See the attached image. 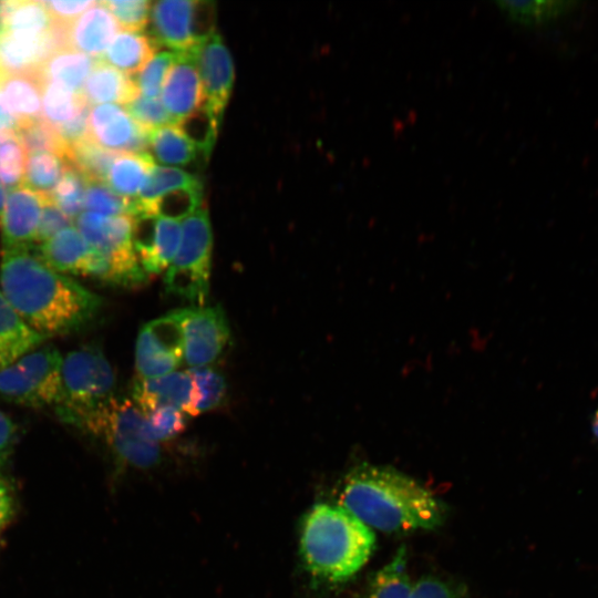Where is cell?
<instances>
[{
    "instance_id": "obj_2",
    "label": "cell",
    "mask_w": 598,
    "mask_h": 598,
    "mask_svg": "<svg viewBox=\"0 0 598 598\" xmlns=\"http://www.w3.org/2000/svg\"><path fill=\"white\" fill-rule=\"evenodd\" d=\"M371 529L409 533L440 527L445 506L409 475L383 465L361 464L344 478L339 504Z\"/></svg>"
},
{
    "instance_id": "obj_20",
    "label": "cell",
    "mask_w": 598,
    "mask_h": 598,
    "mask_svg": "<svg viewBox=\"0 0 598 598\" xmlns=\"http://www.w3.org/2000/svg\"><path fill=\"white\" fill-rule=\"evenodd\" d=\"M120 25L112 13L95 2L66 25L68 48L97 59L109 48Z\"/></svg>"
},
{
    "instance_id": "obj_47",
    "label": "cell",
    "mask_w": 598,
    "mask_h": 598,
    "mask_svg": "<svg viewBox=\"0 0 598 598\" xmlns=\"http://www.w3.org/2000/svg\"><path fill=\"white\" fill-rule=\"evenodd\" d=\"M408 598H461V595L443 580L426 576L413 582Z\"/></svg>"
},
{
    "instance_id": "obj_5",
    "label": "cell",
    "mask_w": 598,
    "mask_h": 598,
    "mask_svg": "<svg viewBox=\"0 0 598 598\" xmlns=\"http://www.w3.org/2000/svg\"><path fill=\"white\" fill-rule=\"evenodd\" d=\"M115 373L96 347H83L62 357L58 416L76 424L91 411L114 398Z\"/></svg>"
},
{
    "instance_id": "obj_49",
    "label": "cell",
    "mask_w": 598,
    "mask_h": 598,
    "mask_svg": "<svg viewBox=\"0 0 598 598\" xmlns=\"http://www.w3.org/2000/svg\"><path fill=\"white\" fill-rule=\"evenodd\" d=\"M17 441L16 423L0 410V472L7 464Z\"/></svg>"
},
{
    "instance_id": "obj_24",
    "label": "cell",
    "mask_w": 598,
    "mask_h": 598,
    "mask_svg": "<svg viewBox=\"0 0 598 598\" xmlns=\"http://www.w3.org/2000/svg\"><path fill=\"white\" fill-rule=\"evenodd\" d=\"M158 45L147 34L122 30L116 33L106 52L100 58L105 63L133 76L157 52Z\"/></svg>"
},
{
    "instance_id": "obj_27",
    "label": "cell",
    "mask_w": 598,
    "mask_h": 598,
    "mask_svg": "<svg viewBox=\"0 0 598 598\" xmlns=\"http://www.w3.org/2000/svg\"><path fill=\"white\" fill-rule=\"evenodd\" d=\"M498 9L513 22L543 25L569 14L577 6L575 1H497Z\"/></svg>"
},
{
    "instance_id": "obj_44",
    "label": "cell",
    "mask_w": 598,
    "mask_h": 598,
    "mask_svg": "<svg viewBox=\"0 0 598 598\" xmlns=\"http://www.w3.org/2000/svg\"><path fill=\"white\" fill-rule=\"evenodd\" d=\"M101 3L124 30L141 32L147 25L152 6L147 0H105Z\"/></svg>"
},
{
    "instance_id": "obj_18",
    "label": "cell",
    "mask_w": 598,
    "mask_h": 598,
    "mask_svg": "<svg viewBox=\"0 0 598 598\" xmlns=\"http://www.w3.org/2000/svg\"><path fill=\"white\" fill-rule=\"evenodd\" d=\"M161 101L174 125L203 105L202 82L189 51L177 52L164 82Z\"/></svg>"
},
{
    "instance_id": "obj_32",
    "label": "cell",
    "mask_w": 598,
    "mask_h": 598,
    "mask_svg": "<svg viewBox=\"0 0 598 598\" xmlns=\"http://www.w3.org/2000/svg\"><path fill=\"white\" fill-rule=\"evenodd\" d=\"M41 85L43 120L55 128L70 122L89 105L82 93L72 92L61 84L41 82Z\"/></svg>"
},
{
    "instance_id": "obj_30",
    "label": "cell",
    "mask_w": 598,
    "mask_h": 598,
    "mask_svg": "<svg viewBox=\"0 0 598 598\" xmlns=\"http://www.w3.org/2000/svg\"><path fill=\"white\" fill-rule=\"evenodd\" d=\"M412 587L406 570V548L402 545L392 559L374 574L369 598H408Z\"/></svg>"
},
{
    "instance_id": "obj_35",
    "label": "cell",
    "mask_w": 598,
    "mask_h": 598,
    "mask_svg": "<svg viewBox=\"0 0 598 598\" xmlns=\"http://www.w3.org/2000/svg\"><path fill=\"white\" fill-rule=\"evenodd\" d=\"M221 120L204 104L182 118L177 128L194 148L205 158H208L215 145Z\"/></svg>"
},
{
    "instance_id": "obj_19",
    "label": "cell",
    "mask_w": 598,
    "mask_h": 598,
    "mask_svg": "<svg viewBox=\"0 0 598 598\" xmlns=\"http://www.w3.org/2000/svg\"><path fill=\"white\" fill-rule=\"evenodd\" d=\"M39 257L62 275L92 277L94 254L76 226L70 225L35 247Z\"/></svg>"
},
{
    "instance_id": "obj_16",
    "label": "cell",
    "mask_w": 598,
    "mask_h": 598,
    "mask_svg": "<svg viewBox=\"0 0 598 598\" xmlns=\"http://www.w3.org/2000/svg\"><path fill=\"white\" fill-rule=\"evenodd\" d=\"M150 35L157 45L188 52L198 45L196 0H161L152 3Z\"/></svg>"
},
{
    "instance_id": "obj_10",
    "label": "cell",
    "mask_w": 598,
    "mask_h": 598,
    "mask_svg": "<svg viewBox=\"0 0 598 598\" xmlns=\"http://www.w3.org/2000/svg\"><path fill=\"white\" fill-rule=\"evenodd\" d=\"M182 361L179 331L172 313L142 327L135 347L138 378L153 379L172 373Z\"/></svg>"
},
{
    "instance_id": "obj_31",
    "label": "cell",
    "mask_w": 598,
    "mask_h": 598,
    "mask_svg": "<svg viewBox=\"0 0 598 598\" xmlns=\"http://www.w3.org/2000/svg\"><path fill=\"white\" fill-rule=\"evenodd\" d=\"M116 154L118 153L107 151L86 137L70 145L66 163L76 169L86 182L105 183Z\"/></svg>"
},
{
    "instance_id": "obj_15",
    "label": "cell",
    "mask_w": 598,
    "mask_h": 598,
    "mask_svg": "<svg viewBox=\"0 0 598 598\" xmlns=\"http://www.w3.org/2000/svg\"><path fill=\"white\" fill-rule=\"evenodd\" d=\"M49 197L24 185L8 194L0 218L2 250L35 246L42 209Z\"/></svg>"
},
{
    "instance_id": "obj_8",
    "label": "cell",
    "mask_w": 598,
    "mask_h": 598,
    "mask_svg": "<svg viewBox=\"0 0 598 598\" xmlns=\"http://www.w3.org/2000/svg\"><path fill=\"white\" fill-rule=\"evenodd\" d=\"M62 354L42 346L0 369V399L28 408L54 405L60 393Z\"/></svg>"
},
{
    "instance_id": "obj_23",
    "label": "cell",
    "mask_w": 598,
    "mask_h": 598,
    "mask_svg": "<svg viewBox=\"0 0 598 598\" xmlns=\"http://www.w3.org/2000/svg\"><path fill=\"white\" fill-rule=\"evenodd\" d=\"M96 59L71 48H63L52 53L38 69L34 75L40 82H53L75 93H82L84 83Z\"/></svg>"
},
{
    "instance_id": "obj_39",
    "label": "cell",
    "mask_w": 598,
    "mask_h": 598,
    "mask_svg": "<svg viewBox=\"0 0 598 598\" xmlns=\"http://www.w3.org/2000/svg\"><path fill=\"white\" fill-rule=\"evenodd\" d=\"M86 181L68 165L61 179L49 194L50 202L68 217H78L84 208Z\"/></svg>"
},
{
    "instance_id": "obj_53",
    "label": "cell",
    "mask_w": 598,
    "mask_h": 598,
    "mask_svg": "<svg viewBox=\"0 0 598 598\" xmlns=\"http://www.w3.org/2000/svg\"><path fill=\"white\" fill-rule=\"evenodd\" d=\"M591 427H592L594 435L598 439V409L594 414Z\"/></svg>"
},
{
    "instance_id": "obj_52",
    "label": "cell",
    "mask_w": 598,
    "mask_h": 598,
    "mask_svg": "<svg viewBox=\"0 0 598 598\" xmlns=\"http://www.w3.org/2000/svg\"><path fill=\"white\" fill-rule=\"evenodd\" d=\"M4 204H6V193H4L3 186L0 183V218L3 213Z\"/></svg>"
},
{
    "instance_id": "obj_50",
    "label": "cell",
    "mask_w": 598,
    "mask_h": 598,
    "mask_svg": "<svg viewBox=\"0 0 598 598\" xmlns=\"http://www.w3.org/2000/svg\"><path fill=\"white\" fill-rule=\"evenodd\" d=\"M16 513V498L10 484L0 477V530L12 519Z\"/></svg>"
},
{
    "instance_id": "obj_11",
    "label": "cell",
    "mask_w": 598,
    "mask_h": 598,
    "mask_svg": "<svg viewBox=\"0 0 598 598\" xmlns=\"http://www.w3.org/2000/svg\"><path fill=\"white\" fill-rule=\"evenodd\" d=\"M68 48L66 25L54 22L39 35L0 31V72L6 76L34 74L55 51Z\"/></svg>"
},
{
    "instance_id": "obj_28",
    "label": "cell",
    "mask_w": 598,
    "mask_h": 598,
    "mask_svg": "<svg viewBox=\"0 0 598 598\" xmlns=\"http://www.w3.org/2000/svg\"><path fill=\"white\" fill-rule=\"evenodd\" d=\"M198 179L176 167L154 166L141 193L133 199L132 216L142 215L144 208L162 195L183 187L199 185Z\"/></svg>"
},
{
    "instance_id": "obj_48",
    "label": "cell",
    "mask_w": 598,
    "mask_h": 598,
    "mask_svg": "<svg viewBox=\"0 0 598 598\" xmlns=\"http://www.w3.org/2000/svg\"><path fill=\"white\" fill-rule=\"evenodd\" d=\"M54 22L69 25L95 1H43Z\"/></svg>"
},
{
    "instance_id": "obj_33",
    "label": "cell",
    "mask_w": 598,
    "mask_h": 598,
    "mask_svg": "<svg viewBox=\"0 0 598 598\" xmlns=\"http://www.w3.org/2000/svg\"><path fill=\"white\" fill-rule=\"evenodd\" d=\"M16 132L30 154L52 153L66 162L70 146L45 120L38 117L20 122Z\"/></svg>"
},
{
    "instance_id": "obj_38",
    "label": "cell",
    "mask_w": 598,
    "mask_h": 598,
    "mask_svg": "<svg viewBox=\"0 0 598 598\" xmlns=\"http://www.w3.org/2000/svg\"><path fill=\"white\" fill-rule=\"evenodd\" d=\"M27 151L16 130L0 131V181L14 188L23 181Z\"/></svg>"
},
{
    "instance_id": "obj_14",
    "label": "cell",
    "mask_w": 598,
    "mask_h": 598,
    "mask_svg": "<svg viewBox=\"0 0 598 598\" xmlns=\"http://www.w3.org/2000/svg\"><path fill=\"white\" fill-rule=\"evenodd\" d=\"M182 239L179 220L142 217L136 220L133 246L146 275H157L169 267Z\"/></svg>"
},
{
    "instance_id": "obj_12",
    "label": "cell",
    "mask_w": 598,
    "mask_h": 598,
    "mask_svg": "<svg viewBox=\"0 0 598 598\" xmlns=\"http://www.w3.org/2000/svg\"><path fill=\"white\" fill-rule=\"evenodd\" d=\"M202 82L204 105L221 120L234 84L231 55L218 34L189 51Z\"/></svg>"
},
{
    "instance_id": "obj_13",
    "label": "cell",
    "mask_w": 598,
    "mask_h": 598,
    "mask_svg": "<svg viewBox=\"0 0 598 598\" xmlns=\"http://www.w3.org/2000/svg\"><path fill=\"white\" fill-rule=\"evenodd\" d=\"M89 138L113 153H147L148 132L117 104L90 109Z\"/></svg>"
},
{
    "instance_id": "obj_34",
    "label": "cell",
    "mask_w": 598,
    "mask_h": 598,
    "mask_svg": "<svg viewBox=\"0 0 598 598\" xmlns=\"http://www.w3.org/2000/svg\"><path fill=\"white\" fill-rule=\"evenodd\" d=\"M203 200L202 184L168 192L150 203L142 215L181 220L200 208ZM141 216V215H140Z\"/></svg>"
},
{
    "instance_id": "obj_25",
    "label": "cell",
    "mask_w": 598,
    "mask_h": 598,
    "mask_svg": "<svg viewBox=\"0 0 598 598\" xmlns=\"http://www.w3.org/2000/svg\"><path fill=\"white\" fill-rule=\"evenodd\" d=\"M154 166L147 153H118L110 166L105 184L117 195L134 199Z\"/></svg>"
},
{
    "instance_id": "obj_51",
    "label": "cell",
    "mask_w": 598,
    "mask_h": 598,
    "mask_svg": "<svg viewBox=\"0 0 598 598\" xmlns=\"http://www.w3.org/2000/svg\"><path fill=\"white\" fill-rule=\"evenodd\" d=\"M18 124V120L7 109L0 92V131L17 130Z\"/></svg>"
},
{
    "instance_id": "obj_26",
    "label": "cell",
    "mask_w": 598,
    "mask_h": 598,
    "mask_svg": "<svg viewBox=\"0 0 598 598\" xmlns=\"http://www.w3.org/2000/svg\"><path fill=\"white\" fill-rule=\"evenodd\" d=\"M0 92L7 109L19 123L40 117L42 85L37 75H10L0 84Z\"/></svg>"
},
{
    "instance_id": "obj_43",
    "label": "cell",
    "mask_w": 598,
    "mask_h": 598,
    "mask_svg": "<svg viewBox=\"0 0 598 598\" xmlns=\"http://www.w3.org/2000/svg\"><path fill=\"white\" fill-rule=\"evenodd\" d=\"M177 52L165 50L156 52L134 79L141 95L157 97L162 92L167 74Z\"/></svg>"
},
{
    "instance_id": "obj_42",
    "label": "cell",
    "mask_w": 598,
    "mask_h": 598,
    "mask_svg": "<svg viewBox=\"0 0 598 598\" xmlns=\"http://www.w3.org/2000/svg\"><path fill=\"white\" fill-rule=\"evenodd\" d=\"M84 208L104 216L131 215L132 199L117 195L105 183L86 182Z\"/></svg>"
},
{
    "instance_id": "obj_36",
    "label": "cell",
    "mask_w": 598,
    "mask_h": 598,
    "mask_svg": "<svg viewBox=\"0 0 598 598\" xmlns=\"http://www.w3.org/2000/svg\"><path fill=\"white\" fill-rule=\"evenodd\" d=\"M68 165L63 158L52 153L30 154L25 164L23 185L39 194L49 196Z\"/></svg>"
},
{
    "instance_id": "obj_9",
    "label": "cell",
    "mask_w": 598,
    "mask_h": 598,
    "mask_svg": "<svg viewBox=\"0 0 598 598\" xmlns=\"http://www.w3.org/2000/svg\"><path fill=\"white\" fill-rule=\"evenodd\" d=\"M171 313L179 331L183 360L190 369L207 367L220 357L230 337L220 307L195 306Z\"/></svg>"
},
{
    "instance_id": "obj_22",
    "label": "cell",
    "mask_w": 598,
    "mask_h": 598,
    "mask_svg": "<svg viewBox=\"0 0 598 598\" xmlns=\"http://www.w3.org/2000/svg\"><path fill=\"white\" fill-rule=\"evenodd\" d=\"M45 339L24 322L0 290V369L37 349Z\"/></svg>"
},
{
    "instance_id": "obj_29",
    "label": "cell",
    "mask_w": 598,
    "mask_h": 598,
    "mask_svg": "<svg viewBox=\"0 0 598 598\" xmlns=\"http://www.w3.org/2000/svg\"><path fill=\"white\" fill-rule=\"evenodd\" d=\"M147 153L163 164L187 165L195 159L197 151L176 125L169 124L148 133Z\"/></svg>"
},
{
    "instance_id": "obj_21",
    "label": "cell",
    "mask_w": 598,
    "mask_h": 598,
    "mask_svg": "<svg viewBox=\"0 0 598 598\" xmlns=\"http://www.w3.org/2000/svg\"><path fill=\"white\" fill-rule=\"evenodd\" d=\"M138 94L133 76L101 59H96L82 90V95L89 105H126Z\"/></svg>"
},
{
    "instance_id": "obj_3",
    "label": "cell",
    "mask_w": 598,
    "mask_h": 598,
    "mask_svg": "<svg viewBox=\"0 0 598 598\" xmlns=\"http://www.w3.org/2000/svg\"><path fill=\"white\" fill-rule=\"evenodd\" d=\"M373 529L340 505L316 504L303 517L300 551L308 570L342 582L368 563L375 548Z\"/></svg>"
},
{
    "instance_id": "obj_40",
    "label": "cell",
    "mask_w": 598,
    "mask_h": 598,
    "mask_svg": "<svg viewBox=\"0 0 598 598\" xmlns=\"http://www.w3.org/2000/svg\"><path fill=\"white\" fill-rule=\"evenodd\" d=\"M188 372L196 390L195 416L219 406L227 391L224 377L209 367L192 368Z\"/></svg>"
},
{
    "instance_id": "obj_17",
    "label": "cell",
    "mask_w": 598,
    "mask_h": 598,
    "mask_svg": "<svg viewBox=\"0 0 598 598\" xmlns=\"http://www.w3.org/2000/svg\"><path fill=\"white\" fill-rule=\"evenodd\" d=\"M132 398L143 414L169 406L195 416L196 390L188 371H174L153 379L137 377L133 382Z\"/></svg>"
},
{
    "instance_id": "obj_1",
    "label": "cell",
    "mask_w": 598,
    "mask_h": 598,
    "mask_svg": "<svg viewBox=\"0 0 598 598\" xmlns=\"http://www.w3.org/2000/svg\"><path fill=\"white\" fill-rule=\"evenodd\" d=\"M0 290L24 322L45 338L81 328L102 303L91 290L48 266L35 246L2 250Z\"/></svg>"
},
{
    "instance_id": "obj_7",
    "label": "cell",
    "mask_w": 598,
    "mask_h": 598,
    "mask_svg": "<svg viewBox=\"0 0 598 598\" xmlns=\"http://www.w3.org/2000/svg\"><path fill=\"white\" fill-rule=\"evenodd\" d=\"M181 224L182 239L165 274V289L196 306H203L209 290L213 246L207 208L202 206Z\"/></svg>"
},
{
    "instance_id": "obj_4",
    "label": "cell",
    "mask_w": 598,
    "mask_h": 598,
    "mask_svg": "<svg viewBox=\"0 0 598 598\" xmlns=\"http://www.w3.org/2000/svg\"><path fill=\"white\" fill-rule=\"evenodd\" d=\"M75 219L76 228L94 252V278L123 287L140 286L146 280L133 246V216L82 212Z\"/></svg>"
},
{
    "instance_id": "obj_45",
    "label": "cell",
    "mask_w": 598,
    "mask_h": 598,
    "mask_svg": "<svg viewBox=\"0 0 598 598\" xmlns=\"http://www.w3.org/2000/svg\"><path fill=\"white\" fill-rule=\"evenodd\" d=\"M125 110L148 133L155 128L173 124L162 101L157 97H147L138 94L125 105Z\"/></svg>"
},
{
    "instance_id": "obj_6",
    "label": "cell",
    "mask_w": 598,
    "mask_h": 598,
    "mask_svg": "<svg viewBox=\"0 0 598 598\" xmlns=\"http://www.w3.org/2000/svg\"><path fill=\"white\" fill-rule=\"evenodd\" d=\"M76 426L101 439L125 465L147 468L161 458V445L146 436L144 414L131 400L112 398Z\"/></svg>"
},
{
    "instance_id": "obj_46",
    "label": "cell",
    "mask_w": 598,
    "mask_h": 598,
    "mask_svg": "<svg viewBox=\"0 0 598 598\" xmlns=\"http://www.w3.org/2000/svg\"><path fill=\"white\" fill-rule=\"evenodd\" d=\"M70 225L71 218L48 199L42 209L35 243L39 245L47 241Z\"/></svg>"
},
{
    "instance_id": "obj_41",
    "label": "cell",
    "mask_w": 598,
    "mask_h": 598,
    "mask_svg": "<svg viewBox=\"0 0 598 598\" xmlns=\"http://www.w3.org/2000/svg\"><path fill=\"white\" fill-rule=\"evenodd\" d=\"M186 420V414L176 408H157L144 414V431L151 441L159 444L181 434Z\"/></svg>"
},
{
    "instance_id": "obj_37",
    "label": "cell",
    "mask_w": 598,
    "mask_h": 598,
    "mask_svg": "<svg viewBox=\"0 0 598 598\" xmlns=\"http://www.w3.org/2000/svg\"><path fill=\"white\" fill-rule=\"evenodd\" d=\"M53 24L54 20L43 1H19L2 31L39 35L48 31Z\"/></svg>"
}]
</instances>
